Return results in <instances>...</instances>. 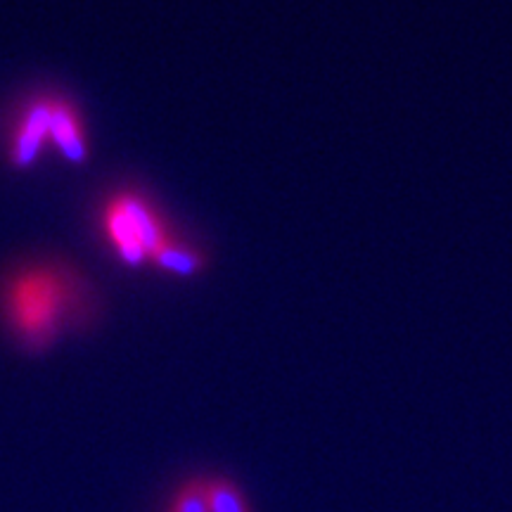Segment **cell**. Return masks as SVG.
<instances>
[{"instance_id": "obj_1", "label": "cell", "mask_w": 512, "mask_h": 512, "mask_svg": "<svg viewBox=\"0 0 512 512\" xmlns=\"http://www.w3.org/2000/svg\"><path fill=\"white\" fill-rule=\"evenodd\" d=\"M53 280L34 275V278L22 280L15 292L17 320L29 335L41 337L43 332L53 328L55 320V302L60 304V294L55 292Z\"/></svg>"}, {"instance_id": "obj_2", "label": "cell", "mask_w": 512, "mask_h": 512, "mask_svg": "<svg viewBox=\"0 0 512 512\" xmlns=\"http://www.w3.org/2000/svg\"><path fill=\"white\" fill-rule=\"evenodd\" d=\"M50 107H53V102H36L24 117L17 133L15 150H12V159L17 166H29L34 162L43 140L50 136Z\"/></svg>"}, {"instance_id": "obj_3", "label": "cell", "mask_w": 512, "mask_h": 512, "mask_svg": "<svg viewBox=\"0 0 512 512\" xmlns=\"http://www.w3.org/2000/svg\"><path fill=\"white\" fill-rule=\"evenodd\" d=\"M50 136L55 138L57 147L67 159H72V162L86 159V145H83L74 112L62 102H53V107H50Z\"/></svg>"}, {"instance_id": "obj_4", "label": "cell", "mask_w": 512, "mask_h": 512, "mask_svg": "<svg viewBox=\"0 0 512 512\" xmlns=\"http://www.w3.org/2000/svg\"><path fill=\"white\" fill-rule=\"evenodd\" d=\"M107 228H110L112 242L117 245L121 259L128 261V264L138 266L140 261L147 256V252H145L138 230H136V226H133L131 216L126 214L121 200H117V204L110 209V214H107Z\"/></svg>"}, {"instance_id": "obj_5", "label": "cell", "mask_w": 512, "mask_h": 512, "mask_svg": "<svg viewBox=\"0 0 512 512\" xmlns=\"http://www.w3.org/2000/svg\"><path fill=\"white\" fill-rule=\"evenodd\" d=\"M119 200H121V204H124L126 214L131 216V221H133V226H136V230H138L140 242H143L145 252L155 256L159 249L166 245L164 230H162V226H159L157 216L152 214V211L147 209V204L140 202L138 197L126 195V197H119Z\"/></svg>"}, {"instance_id": "obj_6", "label": "cell", "mask_w": 512, "mask_h": 512, "mask_svg": "<svg viewBox=\"0 0 512 512\" xmlns=\"http://www.w3.org/2000/svg\"><path fill=\"white\" fill-rule=\"evenodd\" d=\"M209 503L211 512H254L247 491L233 477H209Z\"/></svg>"}, {"instance_id": "obj_7", "label": "cell", "mask_w": 512, "mask_h": 512, "mask_svg": "<svg viewBox=\"0 0 512 512\" xmlns=\"http://www.w3.org/2000/svg\"><path fill=\"white\" fill-rule=\"evenodd\" d=\"M164 512H211L209 477L192 475L178 484V489L169 498Z\"/></svg>"}, {"instance_id": "obj_8", "label": "cell", "mask_w": 512, "mask_h": 512, "mask_svg": "<svg viewBox=\"0 0 512 512\" xmlns=\"http://www.w3.org/2000/svg\"><path fill=\"white\" fill-rule=\"evenodd\" d=\"M159 266L166 268V271L178 273V275H195L197 271L204 268V256L197 252V249L183 247V245H166L159 249V252L152 256Z\"/></svg>"}]
</instances>
